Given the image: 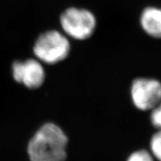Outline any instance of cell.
I'll return each instance as SVG.
<instances>
[{
  "instance_id": "1",
  "label": "cell",
  "mask_w": 161,
  "mask_h": 161,
  "mask_svg": "<svg viewBox=\"0 0 161 161\" xmlns=\"http://www.w3.org/2000/svg\"><path fill=\"white\" fill-rule=\"evenodd\" d=\"M67 136L53 123L43 125L30 140L28 153L31 161H64Z\"/></svg>"
},
{
  "instance_id": "2",
  "label": "cell",
  "mask_w": 161,
  "mask_h": 161,
  "mask_svg": "<svg viewBox=\"0 0 161 161\" xmlns=\"http://www.w3.org/2000/svg\"><path fill=\"white\" fill-rule=\"evenodd\" d=\"M69 40L59 31L52 30L42 34L34 46L36 57L46 64H55L65 59L69 55Z\"/></svg>"
},
{
  "instance_id": "3",
  "label": "cell",
  "mask_w": 161,
  "mask_h": 161,
  "mask_svg": "<svg viewBox=\"0 0 161 161\" xmlns=\"http://www.w3.org/2000/svg\"><path fill=\"white\" fill-rule=\"evenodd\" d=\"M60 25L64 31L76 40L89 38L95 31L96 17L90 11L69 8L60 16Z\"/></svg>"
},
{
  "instance_id": "4",
  "label": "cell",
  "mask_w": 161,
  "mask_h": 161,
  "mask_svg": "<svg viewBox=\"0 0 161 161\" xmlns=\"http://www.w3.org/2000/svg\"><path fill=\"white\" fill-rule=\"evenodd\" d=\"M131 97L138 109L152 110L161 102V83L155 79L137 78L132 84Z\"/></svg>"
},
{
  "instance_id": "5",
  "label": "cell",
  "mask_w": 161,
  "mask_h": 161,
  "mask_svg": "<svg viewBox=\"0 0 161 161\" xmlns=\"http://www.w3.org/2000/svg\"><path fill=\"white\" fill-rule=\"evenodd\" d=\"M13 75L16 81L23 84L30 89L40 87L45 80V71L43 66L35 59L14 63Z\"/></svg>"
},
{
  "instance_id": "6",
  "label": "cell",
  "mask_w": 161,
  "mask_h": 161,
  "mask_svg": "<svg viewBox=\"0 0 161 161\" xmlns=\"http://www.w3.org/2000/svg\"><path fill=\"white\" fill-rule=\"evenodd\" d=\"M140 24L148 35L161 38V8H146L141 15Z\"/></svg>"
},
{
  "instance_id": "7",
  "label": "cell",
  "mask_w": 161,
  "mask_h": 161,
  "mask_svg": "<svg viewBox=\"0 0 161 161\" xmlns=\"http://www.w3.org/2000/svg\"><path fill=\"white\" fill-rule=\"evenodd\" d=\"M150 147L152 155L158 160L161 161V130L152 136Z\"/></svg>"
},
{
  "instance_id": "8",
  "label": "cell",
  "mask_w": 161,
  "mask_h": 161,
  "mask_svg": "<svg viewBox=\"0 0 161 161\" xmlns=\"http://www.w3.org/2000/svg\"><path fill=\"white\" fill-rule=\"evenodd\" d=\"M127 161H154V159L147 151L140 150L130 154Z\"/></svg>"
},
{
  "instance_id": "9",
  "label": "cell",
  "mask_w": 161,
  "mask_h": 161,
  "mask_svg": "<svg viewBox=\"0 0 161 161\" xmlns=\"http://www.w3.org/2000/svg\"><path fill=\"white\" fill-rule=\"evenodd\" d=\"M151 121L153 125L161 130V102L152 109Z\"/></svg>"
}]
</instances>
